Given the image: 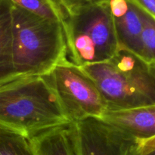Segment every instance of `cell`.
<instances>
[{
    "label": "cell",
    "instance_id": "cell-1",
    "mask_svg": "<svg viewBox=\"0 0 155 155\" xmlns=\"http://www.w3.org/2000/svg\"><path fill=\"white\" fill-rule=\"evenodd\" d=\"M69 123L44 77H18L0 83V128L30 139Z\"/></svg>",
    "mask_w": 155,
    "mask_h": 155
},
{
    "label": "cell",
    "instance_id": "cell-2",
    "mask_svg": "<svg viewBox=\"0 0 155 155\" xmlns=\"http://www.w3.org/2000/svg\"><path fill=\"white\" fill-rule=\"evenodd\" d=\"M12 58L17 77L47 75L68 59L63 24L14 5Z\"/></svg>",
    "mask_w": 155,
    "mask_h": 155
},
{
    "label": "cell",
    "instance_id": "cell-3",
    "mask_svg": "<svg viewBox=\"0 0 155 155\" xmlns=\"http://www.w3.org/2000/svg\"><path fill=\"white\" fill-rule=\"evenodd\" d=\"M80 68L96 85L107 110L155 105V67L132 51L119 47L109 60Z\"/></svg>",
    "mask_w": 155,
    "mask_h": 155
},
{
    "label": "cell",
    "instance_id": "cell-4",
    "mask_svg": "<svg viewBox=\"0 0 155 155\" xmlns=\"http://www.w3.org/2000/svg\"><path fill=\"white\" fill-rule=\"evenodd\" d=\"M63 27L68 58L77 67L106 61L119 48L109 0L71 11Z\"/></svg>",
    "mask_w": 155,
    "mask_h": 155
},
{
    "label": "cell",
    "instance_id": "cell-5",
    "mask_svg": "<svg viewBox=\"0 0 155 155\" xmlns=\"http://www.w3.org/2000/svg\"><path fill=\"white\" fill-rule=\"evenodd\" d=\"M43 77L70 123L89 117L100 119L107 110L105 101L93 80L69 59L59 63Z\"/></svg>",
    "mask_w": 155,
    "mask_h": 155
},
{
    "label": "cell",
    "instance_id": "cell-6",
    "mask_svg": "<svg viewBox=\"0 0 155 155\" xmlns=\"http://www.w3.org/2000/svg\"><path fill=\"white\" fill-rule=\"evenodd\" d=\"M78 155H128L136 142L99 118L75 123Z\"/></svg>",
    "mask_w": 155,
    "mask_h": 155
},
{
    "label": "cell",
    "instance_id": "cell-7",
    "mask_svg": "<svg viewBox=\"0 0 155 155\" xmlns=\"http://www.w3.org/2000/svg\"><path fill=\"white\" fill-rule=\"evenodd\" d=\"M119 47L139 56L144 11L132 0H109Z\"/></svg>",
    "mask_w": 155,
    "mask_h": 155
},
{
    "label": "cell",
    "instance_id": "cell-8",
    "mask_svg": "<svg viewBox=\"0 0 155 155\" xmlns=\"http://www.w3.org/2000/svg\"><path fill=\"white\" fill-rule=\"evenodd\" d=\"M100 119L136 142L148 140L155 136V105L106 110Z\"/></svg>",
    "mask_w": 155,
    "mask_h": 155
},
{
    "label": "cell",
    "instance_id": "cell-9",
    "mask_svg": "<svg viewBox=\"0 0 155 155\" xmlns=\"http://www.w3.org/2000/svg\"><path fill=\"white\" fill-rule=\"evenodd\" d=\"M30 141L36 155H78L75 123L45 130Z\"/></svg>",
    "mask_w": 155,
    "mask_h": 155
},
{
    "label": "cell",
    "instance_id": "cell-10",
    "mask_svg": "<svg viewBox=\"0 0 155 155\" xmlns=\"http://www.w3.org/2000/svg\"><path fill=\"white\" fill-rule=\"evenodd\" d=\"M9 0H0V83L18 78L12 58V9Z\"/></svg>",
    "mask_w": 155,
    "mask_h": 155
},
{
    "label": "cell",
    "instance_id": "cell-11",
    "mask_svg": "<svg viewBox=\"0 0 155 155\" xmlns=\"http://www.w3.org/2000/svg\"><path fill=\"white\" fill-rule=\"evenodd\" d=\"M14 5L47 19L64 23L67 13L54 0H9Z\"/></svg>",
    "mask_w": 155,
    "mask_h": 155
},
{
    "label": "cell",
    "instance_id": "cell-12",
    "mask_svg": "<svg viewBox=\"0 0 155 155\" xmlns=\"http://www.w3.org/2000/svg\"><path fill=\"white\" fill-rule=\"evenodd\" d=\"M0 155H36L30 139L0 128Z\"/></svg>",
    "mask_w": 155,
    "mask_h": 155
},
{
    "label": "cell",
    "instance_id": "cell-13",
    "mask_svg": "<svg viewBox=\"0 0 155 155\" xmlns=\"http://www.w3.org/2000/svg\"><path fill=\"white\" fill-rule=\"evenodd\" d=\"M144 12L139 57L151 66L155 67V18L145 11Z\"/></svg>",
    "mask_w": 155,
    "mask_h": 155
},
{
    "label": "cell",
    "instance_id": "cell-14",
    "mask_svg": "<svg viewBox=\"0 0 155 155\" xmlns=\"http://www.w3.org/2000/svg\"><path fill=\"white\" fill-rule=\"evenodd\" d=\"M67 14L71 12L74 9L80 8L86 5L92 4L97 2L103 0H54Z\"/></svg>",
    "mask_w": 155,
    "mask_h": 155
},
{
    "label": "cell",
    "instance_id": "cell-15",
    "mask_svg": "<svg viewBox=\"0 0 155 155\" xmlns=\"http://www.w3.org/2000/svg\"><path fill=\"white\" fill-rule=\"evenodd\" d=\"M146 13L155 18V0H132Z\"/></svg>",
    "mask_w": 155,
    "mask_h": 155
},
{
    "label": "cell",
    "instance_id": "cell-16",
    "mask_svg": "<svg viewBox=\"0 0 155 155\" xmlns=\"http://www.w3.org/2000/svg\"><path fill=\"white\" fill-rule=\"evenodd\" d=\"M136 148L139 152L145 153L155 150V136L148 140L136 142Z\"/></svg>",
    "mask_w": 155,
    "mask_h": 155
},
{
    "label": "cell",
    "instance_id": "cell-17",
    "mask_svg": "<svg viewBox=\"0 0 155 155\" xmlns=\"http://www.w3.org/2000/svg\"><path fill=\"white\" fill-rule=\"evenodd\" d=\"M136 142L131 147L130 151H129L128 155H155V150H152V151H148V152H145V153L139 152V151L136 150Z\"/></svg>",
    "mask_w": 155,
    "mask_h": 155
}]
</instances>
